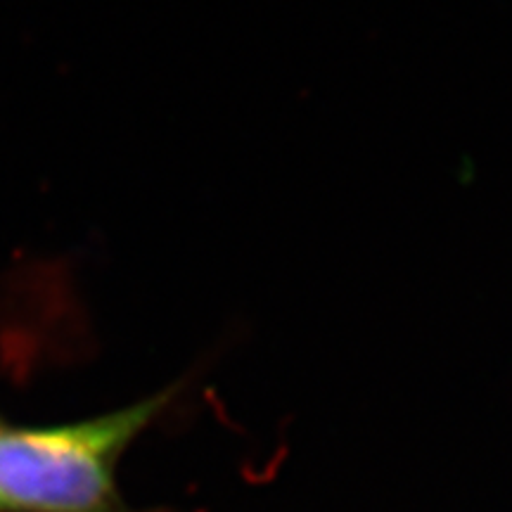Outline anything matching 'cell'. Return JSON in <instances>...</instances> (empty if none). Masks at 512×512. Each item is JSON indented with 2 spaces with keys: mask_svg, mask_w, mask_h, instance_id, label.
Masks as SVG:
<instances>
[{
  "mask_svg": "<svg viewBox=\"0 0 512 512\" xmlns=\"http://www.w3.org/2000/svg\"><path fill=\"white\" fill-rule=\"evenodd\" d=\"M174 382L95 418L62 425L0 420V510L3 512H169L133 508L119 489L126 451L178 401Z\"/></svg>",
  "mask_w": 512,
  "mask_h": 512,
  "instance_id": "1",
  "label": "cell"
},
{
  "mask_svg": "<svg viewBox=\"0 0 512 512\" xmlns=\"http://www.w3.org/2000/svg\"><path fill=\"white\" fill-rule=\"evenodd\" d=\"M0 512H3V510H0Z\"/></svg>",
  "mask_w": 512,
  "mask_h": 512,
  "instance_id": "2",
  "label": "cell"
}]
</instances>
